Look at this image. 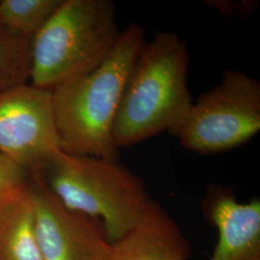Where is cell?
<instances>
[{
    "mask_svg": "<svg viewBox=\"0 0 260 260\" xmlns=\"http://www.w3.org/2000/svg\"><path fill=\"white\" fill-rule=\"evenodd\" d=\"M111 0H62L31 42V85L53 91L88 74L121 36Z\"/></svg>",
    "mask_w": 260,
    "mask_h": 260,
    "instance_id": "obj_4",
    "label": "cell"
},
{
    "mask_svg": "<svg viewBox=\"0 0 260 260\" xmlns=\"http://www.w3.org/2000/svg\"><path fill=\"white\" fill-rule=\"evenodd\" d=\"M43 260H105L111 242L103 222L69 209L40 173L31 174Z\"/></svg>",
    "mask_w": 260,
    "mask_h": 260,
    "instance_id": "obj_7",
    "label": "cell"
},
{
    "mask_svg": "<svg viewBox=\"0 0 260 260\" xmlns=\"http://www.w3.org/2000/svg\"><path fill=\"white\" fill-rule=\"evenodd\" d=\"M0 260H43L31 179L23 189L0 205Z\"/></svg>",
    "mask_w": 260,
    "mask_h": 260,
    "instance_id": "obj_10",
    "label": "cell"
},
{
    "mask_svg": "<svg viewBox=\"0 0 260 260\" xmlns=\"http://www.w3.org/2000/svg\"><path fill=\"white\" fill-rule=\"evenodd\" d=\"M62 0H0V33L32 42Z\"/></svg>",
    "mask_w": 260,
    "mask_h": 260,
    "instance_id": "obj_11",
    "label": "cell"
},
{
    "mask_svg": "<svg viewBox=\"0 0 260 260\" xmlns=\"http://www.w3.org/2000/svg\"><path fill=\"white\" fill-rule=\"evenodd\" d=\"M190 245L162 205L151 201L129 233L111 242L105 260H189Z\"/></svg>",
    "mask_w": 260,
    "mask_h": 260,
    "instance_id": "obj_9",
    "label": "cell"
},
{
    "mask_svg": "<svg viewBox=\"0 0 260 260\" xmlns=\"http://www.w3.org/2000/svg\"><path fill=\"white\" fill-rule=\"evenodd\" d=\"M59 151L51 91L31 84L0 91V152L34 174Z\"/></svg>",
    "mask_w": 260,
    "mask_h": 260,
    "instance_id": "obj_6",
    "label": "cell"
},
{
    "mask_svg": "<svg viewBox=\"0 0 260 260\" xmlns=\"http://www.w3.org/2000/svg\"><path fill=\"white\" fill-rule=\"evenodd\" d=\"M204 211L218 232V242L207 260H260V201L239 203L233 191L211 187Z\"/></svg>",
    "mask_w": 260,
    "mask_h": 260,
    "instance_id": "obj_8",
    "label": "cell"
},
{
    "mask_svg": "<svg viewBox=\"0 0 260 260\" xmlns=\"http://www.w3.org/2000/svg\"><path fill=\"white\" fill-rule=\"evenodd\" d=\"M189 50L177 34L158 31L140 51L124 86L113 126L116 148H128L162 132L177 136L193 100Z\"/></svg>",
    "mask_w": 260,
    "mask_h": 260,
    "instance_id": "obj_1",
    "label": "cell"
},
{
    "mask_svg": "<svg viewBox=\"0 0 260 260\" xmlns=\"http://www.w3.org/2000/svg\"><path fill=\"white\" fill-rule=\"evenodd\" d=\"M60 202L103 222L110 242L138 225L152 199L120 160L59 151L37 172Z\"/></svg>",
    "mask_w": 260,
    "mask_h": 260,
    "instance_id": "obj_3",
    "label": "cell"
},
{
    "mask_svg": "<svg viewBox=\"0 0 260 260\" xmlns=\"http://www.w3.org/2000/svg\"><path fill=\"white\" fill-rule=\"evenodd\" d=\"M259 130V81L226 71L220 83L193 103L176 137L189 151L215 154L241 146Z\"/></svg>",
    "mask_w": 260,
    "mask_h": 260,
    "instance_id": "obj_5",
    "label": "cell"
},
{
    "mask_svg": "<svg viewBox=\"0 0 260 260\" xmlns=\"http://www.w3.org/2000/svg\"><path fill=\"white\" fill-rule=\"evenodd\" d=\"M209 5L216 8L225 17L233 16L234 14L241 15L242 13L249 15L254 6V4H251L249 1L245 2V4H237L233 1H210Z\"/></svg>",
    "mask_w": 260,
    "mask_h": 260,
    "instance_id": "obj_14",
    "label": "cell"
},
{
    "mask_svg": "<svg viewBox=\"0 0 260 260\" xmlns=\"http://www.w3.org/2000/svg\"><path fill=\"white\" fill-rule=\"evenodd\" d=\"M31 42L0 33V91L27 84Z\"/></svg>",
    "mask_w": 260,
    "mask_h": 260,
    "instance_id": "obj_12",
    "label": "cell"
},
{
    "mask_svg": "<svg viewBox=\"0 0 260 260\" xmlns=\"http://www.w3.org/2000/svg\"><path fill=\"white\" fill-rule=\"evenodd\" d=\"M145 44L143 27L130 23L101 65L51 91L62 151L119 160L113 126L131 68Z\"/></svg>",
    "mask_w": 260,
    "mask_h": 260,
    "instance_id": "obj_2",
    "label": "cell"
},
{
    "mask_svg": "<svg viewBox=\"0 0 260 260\" xmlns=\"http://www.w3.org/2000/svg\"><path fill=\"white\" fill-rule=\"evenodd\" d=\"M31 173L0 152V205L27 185Z\"/></svg>",
    "mask_w": 260,
    "mask_h": 260,
    "instance_id": "obj_13",
    "label": "cell"
}]
</instances>
